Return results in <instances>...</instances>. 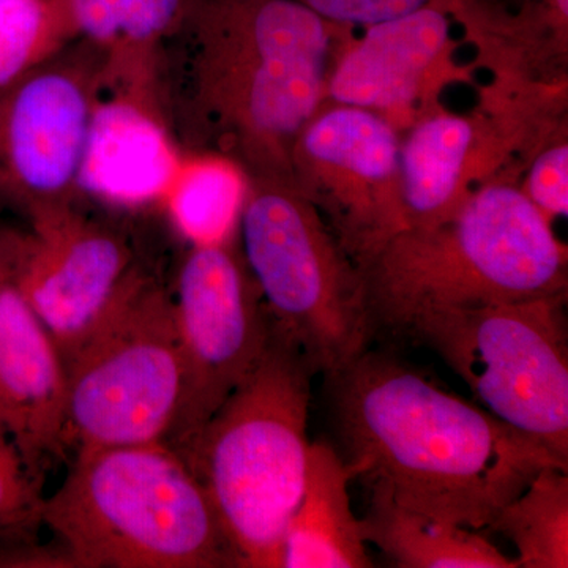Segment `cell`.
Listing matches in <instances>:
<instances>
[{
  "mask_svg": "<svg viewBox=\"0 0 568 568\" xmlns=\"http://www.w3.org/2000/svg\"><path fill=\"white\" fill-rule=\"evenodd\" d=\"M353 32L297 0H194L156 55V97L175 144L183 155L230 160L246 179L293 185L295 141Z\"/></svg>",
  "mask_w": 568,
  "mask_h": 568,
  "instance_id": "1",
  "label": "cell"
},
{
  "mask_svg": "<svg viewBox=\"0 0 568 568\" xmlns=\"http://www.w3.org/2000/svg\"><path fill=\"white\" fill-rule=\"evenodd\" d=\"M327 377L354 480L439 521L489 529L544 467L568 469L544 444L392 355L368 347Z\"/></svg>",
  "mask_w": 568,
  "mask_h": 568,
  "instance_id": "2",
  "label": "cell"
},
{
  "mask_svg": "<svg viewBox=\"0 0 568 568\" xmlns=\"http://www.w3.org/2000/svg\"><path fill=\"white\" fill-rule=\"evenodd\" d=\"M377 331L426 310L567 293V246L517 181L477 186L446 222L399 231L357 265Z\"/></svg>",
  "mask_w": 568,
  "mask_h": 568,
  "instance_id": "3",
  "label": "cell"
},
{
  "mask_svg": "<svg viewBox=\"0 0 568 568\" xmlns=\"http://www.w3.org/2000/svg\"><path fill=\"white\" fill-rule=\"evenodd\" d=\"M43 521L70 568L241 567L200 478L164 443L74 452Z\"/></svg>",
  "mask_w": 568,
  "mask_h": 568,
  "instance_id": "4",
  "label": "cell"
},
{
  "mask_svg": "<svg viewBox=\"0 0 568 568\" xmlns=\"http://www.w3.org/2000/svg\"><path fill=\"white\" fill-rule=\"evenodd\" d=\"M312 366L272 325L260 362L182 452L241 567L280 568L304 491Z\"/></svg>",
  "mask_w": 568,
  "mask_h": 568,
  "instance_id": "5",
  "label": "cell"
},
{
  "mask_svg": "<svg viewBox=\"0 0 568 568\" xmlns=\"http://www.w3.org/2000/svg\"><path fill=\"white\" fill-rule=\"evenodd\" d=\"M239 250L272 325L313 373L334 375L375 335L357 264L291 183L246 179Z\"/></svg>",
  "mask_w": 568,
  "mask_h": 568,
  "instance_id": "6",
  "label": "cell"
},
{
  "mask_svg": "<svg viewBox=\"0 0 568 568\" xmlns=\"http://www.w3.org/2000/svg\"><path fill=\"white\" fill-rule=\"evenodd\" d=\"M567 293L426 310L396 334L463 379L477 405L568 462Z\"/></svg>",
  "mask_w": 568,
  "mask_h": 568,
  "instance_id": "7",
  "label": "cell"
},
{
  "mask_svg": "<svg viewBox=\"0 0 568 568\" xmlns=\"http://www.w3.org/2000/svg\"><path fill=\"white\" fill-rule=\"evenodd\" d=\"M65 368L69 452L166 443L183 394L170 291L141 268Z\"/></svg>",
  "mask_w": 568,
  "mask_h": 568,
  "instance_id": "8",
  "label": "cell"
},
{
  "mask_svg": "<svg viewBox=\"0 0 568 568\" xmlns=\"http://www.w3.org/2000/svg\"><path fill=\"white\" fill-rule=\"evenodd\" d=\"M104 52L77 39L0 89V213L26 223L81 200Z\"/></svg>",
  "mask_w": 568,
  "mask_h": 568,
  "instance_id": "9",
  "label": "cell"
},
{
  "mask_svg": "<svg viewBox=\"0 0 568 568\" xmlns=\"http://www.w3.org/2000/svg\"><path fill=\"white\" fill-rule=\"evenodd\" d=\"M170 295L181 336L183 394L164 444L182 454L260 362L272 321L234 241L190 245Z\"/></svg>",
  "mask_w": 568,
  "mask_h": 568,
  "instance_id": "10",
  "label": "cell"
},
{
  "mask_svg": "<svg viewBox=\"0 0 568 568\" xmlns=\"http://www.w3.org/2000/svg\"><path fill=\"white\" fill-rule=\"evenodd\" d=\"M402 132L377 112L324 103L298 134L291 181L355 264L405 230Z\"/></svg>",
  "mask_w": 568,
  "mask_h": 568,
  "instance_id": "11",
  "label": "cell"
},
{
  "mask_svg": "<svg viewBox=\"0 0 568 568\" xmlns=\"http://www.w3.org/2000/svg\"><path fill=\"white\" fill-rule=\"evenodd\" d=\"M84 197L18 231L10 283L31 306L63 364L99 328L141 265L115 224L82 207Z\"/></svg>",
  "mask_w": 568,
  "mask_h": 568,
  "instance_id": "12",
  "label": "cell"
},
{
  "mask_svg": "<svg viewBox=\"0 0 568 568\" xmlns=\"http://www.w3.org/2000/svg\"><path fill=\"white\" fill-rule=\"evenodd\" d=\"M433 104L402 134L399 181L405 230L446 222L484 183L523 173L532 155L528 123L481 93L473 114ZM403 230V231H405Z\"/></svg>",
  "mask_w": 568,
  "mask_h": 568,
  "instance_id": "13",
  "label": "cell"
},
{
  "mask_svg": "<svg viewBox=\"0 0 568 568\" xmlns=\"http://www.w3.org/2000/svg\"><path fill=\"white\" fill-rule=\"evenodd\" d=\"M455 20L444 3L362 28L349 37L328 73L324 103L377 112L405 132L437 95L459 81Z\"/></svg>",
  "mask_w": 568,
  "mask_h": 568,
  "instance_id": "14",
  "label": "cell"
},
{
  "mask_svg": "<svg viewBox=\"0 0 568 568\" xmlns=\"http://www.w3.org/2000/svg\"><path fill=\"white\" fill-rule=\"evenodd\" d=\"M0 426L40 481L69 452L65 364L10 282L0 286Z\"/></svg>",
  "mask_w": 568,
  "mask_h": 568,
  "instance_id": "15",
  "label": "cell"
},
{
  "mask_svg": "<svg viewBox=\"0 0 568 568\" xmlns=\"http://www.w3.org/2000/svg\"><path fill=\"white\" fill-rule=\"evenodd\" d=\"M182 156L155 91L103 82L82 160L81 196L121 207L163 201Z\"/></svg>",
  "mask_w": 568,
  "mask_h": 568,
  "instance_id": "16",
  "label": "cell"
},
{
  "mask_svg": "<svg viewBox=\"0 0 568 568\" xmlns=\"http://www.w3.org/2000/svg\"><path fill=\"white\" fill-rule=\"evenodd\" d=\"M446 7L493 78L566 84L568 0H448Z\"/></svg>",
  "mask_w": 568,
  "mask_h": 568,
  "instance_id": "17",
  "label": "cell"
},
{
  "mask_svg": "<svg viewBox=\"0 0 568 568\" xmlns=\"http://www.w3.org/2000/svg\"><path fill=\"white\" fill-rule=\"evenodd\" d=\"M353 480L338 448L325 440L312 443L304 491L284 534L280 568L373 567L351 500Z\"/></svg>",
  "mask_w": 568,
  "mask_h": 568,
  "instance_id": "18",
  "label": "cell"
},
{
  "mask_svg": "<svg viewBox=\"0 0 568 568\" xmlns=\"http://www.w3.org/2000/svg\"><path fill=\"white\" fill-rule=\"evenodd\" d=\"M368 508L361 518L366 544L375 545L399 568H518L478 530L413 510L386 488L368 485Z\"/></svg>",
  "mask_w": 568,
  "mask_h": 568,
  "instance_id": "19",
  "label": "cell"
},
{
  "mask_svg": "<svg viewBox=\"0 0 568 568\" xmlns=\"http://www.w3.org/2000/svg\"><path fill=\"white\" fill-rule=\"evenodd\" d=\"M81 39L104 52V80L155 81L156 55L194 0H69Z\"/></svg>",
  "mask_w": 568,
  "mask_h": 568,
  "instance_id": "20",
  "label": "cell"
},
{
  "mask_svg": "<svg viewBox=\"0 0 568 568\" xmlns=\"http://www.w3.org/2000/svg\"><path fill=\"white\" fill-rule=\"evenodd\" d=\"M245 174L222 156L185 153L163 201L190 244L234 241Z\"/></svg>",
  "mask_w": 568,
  "mask_h": 568,
  "instance_id": "21",
  "label": "cell"
},
{
  "mask_svg": "<svg viewBox=\"0 0 568 568\" xmlns=\"http://www.w3.org/2000/svg\"><path fill=\"white\" fill-rule=\"evenodd\" d=\"M489 529L514 544L518 568H567V467H544L497 514Z\"/></svg>",
  "mask_w": 568,
  "mask_h": 568,
  "instance_id": "22",
  "label": "cell"
},
{
  "mask_svg": "<svg viewBox=\"0 0 568 568\" xmlns=\"http://www.w3.org/2000/svg\"><path fill=\"white\" fill-rule=\"evenodd\" d=\"M77 39L69 0H0V89Z\"/></svg>",
  "mask_w": 568,
  "mask_h": 568,
  "instance_id": "23",
  "label": "cell"
},
{
  "mask_svg": "<svg viewBox=\"0 0 568 568\" xmlns=\"http://www.w3.org/2000/svg\"><path fill=\"white\" fill-rule=\"evenodd\" d=\"M43 481L0 426V547H36L44 528Z\"/></svg>",
  "mask_w": 568,
  "mask_h": 568,
  "instance_id": "24",
  "label": "cell"
},
{
  "mask_svg": "<svg viewBox=\"0 0 568 568\" xmlns=\"http://www.w3.org/2000/svg\"><path fill=\"white\" fill-rule=\"evenodd\" d=\"M525 182L519 183L526 196L549 222L568 215V132L562 130L545 142L526 164Z\"/></svg>",
  "mask_w": 568,
  "mask_h": 568,
  "instance_id": "25",
  "label": "cell"
},
{
  "mask_svg": "<svg viewBox=\"0 0 568 568\" xmlns=\"http://www.w3.org/2000/svg\"><path fill=\"white\" fill-rule=\"evenodd\" d=\"M297 2L315 11L324 20L351 29H362L377 22L405 17L432 3L439 2L447 6L448 0H297Z\"/></svg>",
  "mask_w": 568,
  "mask_h": 568,
  "instance_id": "26",
  "label": "cell"
},
{
  "mask_svg": "<svg viewBox=\"0 0 568 568\" xmlns=\"http://www.w3.org/2000/svg\"><path fill=\"white\" fill-rule=\"evenodd\" d=\"M18 230L0 224V286L10 282L11 265H13L14 245Z\"/></svg>",
  "mask_w": 568,
  "mask_h": 568,
  "instance_id": "27",
  "label": "cell"
},
{
  "mask_svg": "<svg viewBox=\"0 0 568 568\" xmlns=\"http://www.w3.org/2000/svg\"><path fill=\"white\" fill-rule=\"evenodd\" d=\"M481 2L517 3L519 0H481Z\"/></svg>",
  "mask_w": 568,
  "mask_h": 568,
  "instance_id": "28",
  "label": "cell"
}]
</instances>
